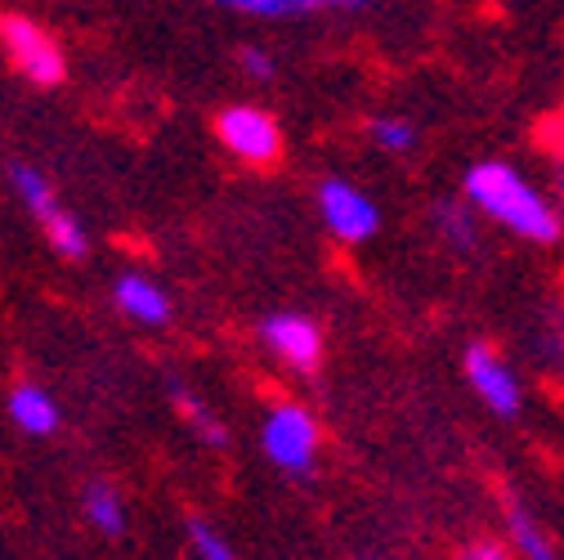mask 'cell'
Returning a JSON list of instances; mask_svg holds the SVG:
<instances>
[{
    "label": "cell",
    "instance_id": "obj_1",
    "mask_svg": "<svg viewBox=\"0 0 564 560\" xmlns=\"http://www.w3.org/2000/svg\"><path fill=\"white\" fill-rule=\"evenodd\" d=\"M462 197L475 206L479 216L498 220L502 229H511L516 238H529V243H555L564 220L551 206V197L529 184L516 166L507 162H479L466 171V184H462Z\"/></svg>",
    "mask_w": 564,
    "mask_h": 560
},
{
    "label": "cell",
    "instance_id": "obj_2",
    "mask_svg": "<svg viewBox=\"0 0 564 560\" xmlns=\"http://www.w3.org/2000/svg\"><path fill=\"white\" fill-rule=\"evenodd\" d=\"M260 444H264V457H269L278 471L310 475V471H314V457H318V417H314L305 403L282 399V403H273L269 417H264Z\"/></svg>",
    "mask_w": 564,
    "mask_h": 560
},
{
    "label": "cell",
    "instance_id": "obj_3",
    "mask_svg": "<svg viewBox=\"0 0 564 560\" xmlns=\"http://www.w3.org/2000/svg\"><path fill=\"white\" fill-rule=\"evenodd\" d=\"M0 45H6L10 63L32 86H58L67 77V58H63L58 41L41 23H32L28 14H6L0 19Z\"/></svg>",
    "mask_w": 564,
    "mask_h": 560
},
{
    "label": "cell",
    "instance_id": "obj_4",
    "mask_svg": "<svg viewBox=\"0 0 564 560\" xmlns=\"http://www.w3.org/2000/svg\"><path fill=\"white\" fill-rule=\"evenodd\" d=\"M220 144L247 166H273L282 158V126L256 104H234L216 117Z\"/></svg>",
    "mask_w": 564,
    "mask_h": 560
},
{
    "label": "cell",
    "instance_id": "obj_5",
    "mask_svg": "<svg viewBox=\"0 0 564 560\" xmlns=\"http://www.w3.org/2000/svg\"><path fill=\"white\" fill-rule=\"evenodd\" d=\"M318 216L340 243H368L381 229L377 202L349 180H327L318 184Z\"/></svg>",
    "mask_w": 564,
    "mask_h": 560
},
{
    "label": "cell",
    "instance_id": "obj_6",
    "mask_svg": "<svg viewBox=\"0 0 564 560\" xmlns=\"http://www.w3.org/2000/svg\"><path fill=\"white\" fill-rule=\"evenodd\" d=\"M260 341L269 345V355H278L292 373H314L318 359H323V332H318V323L305 319V314H292V310L269 314L260 323Z\"/></svg>",
    "mask_w": 564,
    "mask_h": 560
},
{
    "label": "cell",
    "instance_id": "obj_7",
    "mask_svg": "<svg viewBox=\"0 0 564 560\" xmlns=\"http://www.w3.org/2000/svg\"><path fill=\"white\" fill-rule=\"evenodd\" d=\"M466 381L498 417H516L520 412V381H516L511 364L492 345H470L466 349Z\"/></svg>",
    "mask_w": 564,
    "mask_h": 560
},
{
    "label": "cell",
    "instance_id": "obj_8",
    "mask_svg": "<svg viewBox=\"0 0 564 560\" xmlns=\"http://www.w3.org/2000/svg\"><path fill=\"white\" fill-rule=\"evenodd\" d=\"M112 297H117V310H121L126 319H134V323L162 327V323L171 319V297L153 283V278H144V273H121L117 288H112Z\"/></svg>",
    "mask_w": 564,
    "mask_h": 560
},
{
    "label": "cell",
    "instance_id": "obj_9",
    "mask_svg": "<svg viewBox=\"0 0 564 560\" xmlns=\"http://www.w3.org/2000/svg\"><path fill=\"white\" fill-rule=\"evenodd\" d=\"M216 6L247 19H305L318 10H359L368 0H216Z\"/></svg>",
    "mask_w": 564,
    "mask_h": 560
},
{
    "label": "cell",
    "instance_id": "obj_10",
    "mask_svg": "<svg viewBox=\"0 0 564 560\" xmlns=\"http://www.w3.org/2000/svg\"><path fill=\"white\" fill-rule=\"evenodd\" d=\"M10 417H14V427L28 431V435H54L58 431V403L41 386H19L10 395Z\"/></svg>",
    "mask_w": 564,
    "mask_h": 560
},
{
    "label": "cell",
    "instance_id": "obj_11",
    "mask_svg": "<svg viewBox=\"0 0 564 560\" xmlns=\"http://www.w3.org/2000/svg\"><path fill=\"white\" fill-rule=\"evenodd\" d=\"M507 529H511V547L524 556V560H560L555 556V547H551V538L542 534V525L533 520V511L524 507V503H507Z\"/></svg>",
    "mask_w": 564,
    "mask_h": 560
},
{
    "label": "cell",
    "instance_id": "obj_12",
    "mask_svg": "<svg viewBox=\"0 0 564 560\" xmlns=\"http://www.w3.org/2000/svg\"><path fill=\"white\" fill-rule=\"evenodd\" d=\"M86 516L108 538H117L126 529V503H121V494L108 480H90V488H86Z\"/></svg>",
    "mask_w": 564,
    "mask_h": 560
},
{
    "label": "cell",
    "instance_id": "obj_13",
    "mask_svg": "<svg viewBox=\"0 0 564 560\" xmlns=\"http://www.w3.org/2000/svg\"><path fill=\"white\" fill-rule=\"evenodd\" d=\"M41 229H45V238H50V247L63 256V260H86V251H90V238H86V229H82V220L73 216V212H50L45 220H41Z\"/></svg>",
    "mask_w": 564,
    "mask_h": 560
},
{
    "label": "cell",
    "instance_id": "obj_14",
    "mask_svg": "<svg viewBox=\"0 0 564 560\" xmlns=\"http://www.w3.org/2000/svg\"><path fill=\"white\" fill-rule=\"evenodd\" d=\"M171 399L180 403V417H184V422L197 431V440H202V444H210V449H225V444H229V431L216 422V412H210L193 390L175 386V390H171Z\"/></svg>",
    "mask_w": 564,
    "mask_h": 560
},
{
    "label": "cell",
    "instance_id": "obj_15",
    "mask_svg": "<svg viewBox=\"0 0 564 560\" xmlns=\"http://www.w3.org/2000/svg\"><path fill=\"white\" fill-rule=\"evenodd\" d=\"M475 206L462 197V202H440L435 206V225H440V234L453 243V247H462V251H470L475 247Z\"/></svg>",
    "mask_w": 564,
    "mask_h": 560
},
{
    "label": "cell",
    "instance_id": "obj_16",
    "mask_svg": "<svg viewBox=\"0 0 564 560\" xmlns=\"http://www.w3.org/2000/svg\"><path fill=\"white\" fill-rule=\"evenodd\" d=\"M10 180H14L19 197L28 202V212H32L36 220H45L50 212H58V197H54L50 180H45V175H41L36 166H14V171H10Z\"/></svg>",
    "mask_w": 564,
    "mask_h": 560
},
{
    "label": "cell",
    "instance_id": "obj_17",
    "mask_svg": "<svg viewBox=\"0 0 564 560\" xmlns=\"http://www.w3.org/2000/svg\"><path fill=\"white\" fill-rule=\"evenodd\" d=\"M372 144L386 153H412L416 149V126L408 117H377L372 121Z\"/></svg>",
    "mask_w": 564,
    "mask_h": 560
},
{
    "label": "cell",
    "instance_id": "obj_18",
    "mask_svg": "<svg viewBox=\"0 0 564 560\" xmlns=\"http://www.w3.org/2000/svg\"><path fill=\"white\" fill-rule=\"evenodd\" d=\"M188 542H193V551H197V560H238V551L210 529L206 520H193L188 525Z\"/></svg>",
    "mask_w": 564,
    "mask_h": 560
},
{
    "label": "cell",
    "instance_id": "obj_19",
    "mask_svg": "<svg viewBox=\"0 0 564 560\" xmlns=\"http://www.w3.org/2000/svg\"><path fill=\"white\" fill-rule=\"evenodd\" d=\"M238 67L251 77V82H273V73H278V63H273V54L269 50H260V45H242L238 50Z\"/></svg>",
    "mask_w": 564,
    "mask_h": 560
},
{
    "label": "cell",
    "instance_id": "obj_20",
    "mask_svg": "<svg viewBox=\"0 0 564 560\" xmlns=\"http://www.w3.org/2000/svg\"><path fill=\"white\" fill-rule=\"evenodd\" d=\"M507 556H511V551H507L502 542H492V538H479V542H470V547H466V551H462L457 560H507Z\"/></svg>",
    "mask_w": 564,
    "mask_h": 560
},
{
    "label": "cell",
    "instance_id": "obj_21",
    "mask_svg": "<svg viewBox=\"0 0 564 560\" xmlns=\"http://www.w3.org/2000/svg\"><path fill=\"white\" fill-rule=\"evenodd\" d=\"M555 189H560V202H564V171L555 175Z\"/></svg>",
    "mask_w": 564,
    "mask_h": 560
},
{
    "label": "cell",
    "instance_id": "obj_22",
    "mask_svg": "<svg viewBox=\"0 0 564 560\" xmlns=\"http://www.w3.org/2000/svg\"><path fill=\"white\" fill-rule=\"evenodd\" d=\"M560 130H564V121H560ZM560 153H564V139H560Z\"/></svg>",
    "mask_w": 564,
    "mask_h": 560
},
{
    "label": "cell",
    "instance_id": "obj_23",
    "mask_svg": "<svg viewBox=\"0 0 564 560\" xmlns=\"http://www.w3.org/2000/svg\"><path fill=\"white\" fill-rule=\"evenodd\" d=\"M555 314H560V319H564V310H555Z\"/></svg>",
    "mask_w": 564,
    "mask_h": 560
}]
</instances>
